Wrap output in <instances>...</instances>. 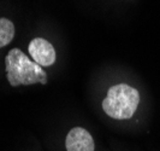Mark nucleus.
Returning a JSON list of instances; mask_svg holds the SVG:
<instances>
[{"label":"nucleus","mask_w":160,"mask_h":151,"mask_svg":"<svg viewBox=\"0 0 160 151\" xmlns=\"http://www.w3.org/2000/svg\"><path fill=\"white\" fill-rule=\"evenodd\" d=\"M15 36V25L8 18H0V48L8 45Z\"/></svg>","instance_id":"nucleus-5"},{"label":"nucleus","mask_w":160,"mask_h":151,"mask_svg":"<svg viewBox=\"0 0 160 151\" xmlns=\"http://www.w3.org/2000/svg\"><path fill=\"white\" fill-rule=\"evenodd\" d=\"M5 70L8 84L12 87L30 86L34 84L46 85L48 81L47 73L42 67L17 47L8 51L5 58Z\"/></svg>","instance_id":"nucleus-1"},{"label":"nucleus","mask_w":160,"mask_h":151,"mask_svg":"<svg viewBox=\"0 0 160 151\" xmlns=\"http://www.w3.org/2000/svg\"><path fill=\"white\" fill-rule=\"evenodd\" d=\"M28 51L32 61L41 67H51L57 59L53 45L43 38H34L28 45Z\"/></svg>","instance_id":"nucleus-3"},{"label":"nucleus","mask_w":160,"mask_h":151,"mask_svg":"<svg viewBox=\"0 0 160 151\" xmlns=\"http://www.w3.org/2000/svg\"><path fill=\"white\" fill-rule=\"evenodd\" d=\"M140 92L128 84H118L108 88L102 100V110L113 120H130L137 111Z\"/></svg>","instance_id":"nucleus-2"},{"label":"nucleus","mask_w":160,"mask_h":151,"mask_svg":"<svg viewBox=\"0 0 160 151\" xmlns=\"http://www.w3.org/2000/svg\"><path fill=\"white\" fill-rule=\"evenodd\" d=\"M65 148L66 151H94L95 143L86 128L73 127L66 134Z\"/></svg>","instance_id":"nucleus-4"}]
</instances>
